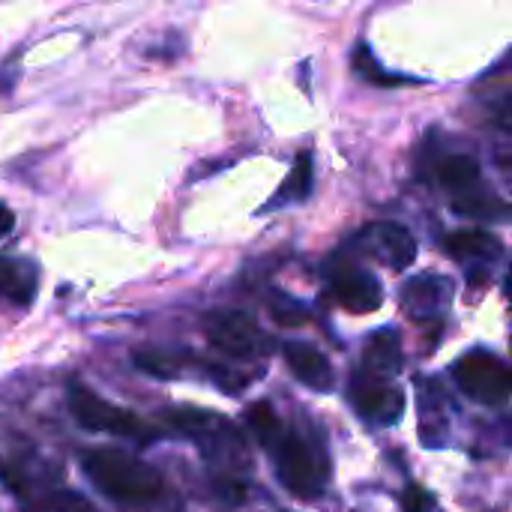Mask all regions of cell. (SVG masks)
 I'll return each mask as SVG.
<instances>
[{
	"label": "cell",
	"instance_id": "cell-1",
	"mask_svg": "<svg viewBox=\"0 0 512 512\" xmlns=\"http://www.w3.org/2000/svg\"><path fill=\"white\" fill-rule=\"evenodd\" d=\"M246 426L258 438V444L270 453L279 483L294 498L315 501L324 495V474L315 450L279 420L273 405L255 402L252 408H246Z\"/></svg>",
	"mask_w": 512,
	"mask_h": 512
},
{
	"label": "cell",
	"instance_id": "cell-2",
	"mask_svg": "<svg viewBox=\"0 0 512 512\" xmlns=\"http://www.w3.org/2000/svg\"><path fill=\"white\" fill-rule=\"evenodd\" d=\"M81 468L87 480L120 507H144L162 498L165 492L162 474L126 450H114V447L84 450Z\"/></svg>",
	"mask_w": 512,
	"mask_h": 512
},
{
	"label": "cell",
	"instance_id": "cell-3",
	"mask_svg": "<svg viewBox=\"0 0 512 512\" xmlns=\"http://www.w3.org/2000/svg\"><path fill=\"white\" fill-rule=\"evenodd\" d=\"M165 420L174 432L189 438L204 453L207 462L222 468L213 477H237V468H246V441L225 417L192 405H180L171 408Z\"/></svg>",
	"mask_w": 512,
	"mask_h": 512
},
{
	"label": "cell",
	"instance_id": "cell-4",
	"mask_svg": "<svg viewBox=\"0 0 512 512\" xmlns=\"http://www.w3.org/2000/svg\"><path fill=\"white\" fill-rule=\"evenodd\" d=\"M66 405H69V414L75 417V423L90 429V432L117 435V438H126L135 444H153L162 435L156 426H150L147 420H141L129 408H120V405L102 399L99 393H93L81 384H69Z\"/></svg>",
	"mask_w": 512,
	"mask_h": 512
},
{
	"label": "cell",
	"instance_id": "cell-5",
	"mask_svg": "<svg viewBox=\"0 0 512 512\" xmlns=\"http://www.w3.org/2000/svg\"><path fill=\"white\" fill-rule=\"evenodd\" d=\"M456 387L477 405L498 408L512 399V363L492 351H468L453 363Z\"/></svg>",
	"mask_w": 512,
	"mask_h": 512
},
{
	"label": "cell",
	"instance_id": "cell-6",
	"mask_svg": "<svg viewBox=\"0 0 512 512\" xmlns=\"http://www.w3.org/2000/svg\"><path fill=\"white\" fill-rule=\"evenodd\" d=\"M204 336L219 354L234 357V360H258V357L270 354L267 333L246 312H234V309L207 312L204 315Z\"/></svg>",
	"mask_w": 512,
	"mask_h": 512
},
{
	"label": "cell",
	"instance_id": "cell-7",
	"mask_svg": "<svg viewBox=\"0 0 512 512\" xmlns=\"http://www.w3.org/2000/svg\"><path fill=\"white\" fill-rule=\"evenodd\" d=\"M351 402L357 408V414L372 423V426H393L402 417L405 408V396L402 390H396L387 378L360 369L351 378Z\"/></svg>",
	"mask_w": 512,
	"mask_h": 512
},
{
	"label": "cell",
	"instance_id": "cell-8",
	"mask_svg": "<svg viewBox=\"0 0 512 512\" xmlns=\"http://www.w3.org/2000/svg\"><path fill=\"white\" fill-rule=\"evenodd\" d=\"M330 294L342 309H348L354 315L378 312L384 303L381 282L369 270L357 267L354 261H333L330 264Z\"/></svg>",
	"mask_w": 512,
	"mask_h": 512
},
{
	"label": "cell",
	"instance_id": "cell-9",
	"mask_svg": "<svg viewBox=\"0 0 512 512\" xmlns=\"http://www.w3.org/2000/svg\"><path fill=\"white\" fill-rule=\"evenodd\" d=\"M357 249L393 270H405L417 258V240L411 237L408 228L396 222H375L363 228L357 234Z\"/></svg>",
	"mask_w": 512,
	"mask_h": 512
},
{
	"label": "cell",
	"instance_id": "cell-10",
	"mask_svg": "<svg viewBox=\"0 0 512 512\" xmlns=\"http://www.w3.org/2000/svg\"><path fill=\"white\" fill-rule=\"evenodd\" d=\"M453 300V282L447 276H435V273H423L414 276L402 285L399 294V306L411 321L429 324V321H441L444 312L450 309Z\"/></svg>",
	"mask_w": 512,
	"mask_h": 512
},
{
	"label": "cell",
	"instance_id": "cell-11",
	"mask_svg": "<svg viewBox=\"0 0 512 512\" xmlns=\"http://www.w3.org/2000/svg\"><path fill=\"white\" fill-rule=\"evenodd\" d=\"M432 171H435V180L453 195V201L483 189V171L477 165L474 156L468 153H441L435 162H432Z\"/></svg>",
	"mask_w": 512,
	"mask_h": 512
},
{
	"label": "cell",
	"instance_id": "cell-12",
	"mask_svg": "<svg viewBox=\"0 0 512 512\" xmlns=\"http://www.w3.org/2000/svg\"><path fill=\"white\" fill-rule=\"evenodd\" d=\"M282 354H285L288 369H291L309 390H318V393H330V390H333L336 372H333L330 360H327L318 348H312V345H306V342H288Z\"/></svg>",
	"mask_w": 512,
	"mask_h": 512
},
{
	"label": "cell",
	"instance_id": "cell-13",
	"mask_svg": "<svg viewBox=\"0 0 512 512\" xmlns=\"http://www.w3.org/2000/svg\"><path fill=\"white\" fill-rule=\"evenodd\" d=\"M39 291V267L30 258L0 255V297L18 309H27Z\"/></svg>",
	"mask_w": 512,
	"mask_h": 512
},
{
	"label": "cell",
	"instance_id": "cell-14",
	"mask_svg": "<svg viewBox=\"0 0 512 512\" xmlns=\"http://www.w3.org/2000/svg\"><path fill=\"white\" fill-rule=\"evenodd\" d=\"M447 252L456 258V261H495L501 258V240L492 237L489 231H453L447 240H444Z\"/></svg>",
	"mask_w": 512,
	"mask_h": 512
},
{
	"label": "cell",
	"instance_id": "cell-15",
	"mask_svg": "<svg viewBox=\"0 0 512 512\" xmlns=\"http://www.w3.org/2000/svg\"><path fill=\"white\" fill-rule=\"evenodd\" d=\"M444 393L426 381L420 384V429L426 447H444L447 444V423H444Z\"/></svg>",
	"mask_w": 512,
	"mask_h": 512
},
{
	"label": "cell",
	"instance_id": "cell-16",
	"mask_svg": "<svg viewBox=\"0 0 512 512\" xmlns=\"http://www.w3.org/2000/svg\"><path fill=\"white\" fill-rule=\"evenodd\" d=\"M366 369L381 375V378H393L402 369V339L396 330H378L369 345H366Z\"/></svg>",
	"mask_w": 512,
	"mask_h": 512
},
{
	"label": "cell",
	"instance_id": "cell-17",
	"mask_svg": "<svg viewBox=\"0 0 512 512\" xmlns=\"http://www.w3.org/2000/svg\"><path fill=\"white\" fill-rule=\"evenodd\" d=\"M453 210L462 213V216H471V219H492V222H507L510 219V204L498 192H492L489 186L453 201Z\"/></svg>",
	"mask_w": 512,
	"mask_h": 512
},
{
	"label": "cell",
	"instance_id": "cell-18",
	"mask_svg": "<svg viewBox=\"0 0 512 512\" xmlns=\"http://www.w3.org/2000/svg\"><path fill=\"white\" fill-rule=\"evenodd\" d=\"M309 192H312V156H309V153H303V156L294 162V168H291L288 180L279 186V192L273 195V201H270L267 207L297 204V201L309 198Z\"/></svg>",
	"mask_w": 512,
	"mask_h": 512
},
{
	"label": "cell",
	"instance_id": "cell-19",
	"mask_svg": "<svg viewBox=\"0 0 512 512\" xmlns=\"http://www.w3.org/2000/svg\"><path fill=\"white\" fill-rule=\"evenodd\" d=\"M351 63H354L357 75H360L363 81L375 84V87H399V84H411V81H414V78L390 75V72L375 60V54L369 51V45H357V51H354Z\"/></svg>",
	"mask_w": 512,
	"mask_h": 512
},
{
	"label": "cell",
	"instance_id": "cell-20",
	"mask_svg": "<svg viewBox=\"0 0 512 512\" xmlns=\"http://www.w3.org/2000/svg\"><path fill=\"white\" fill-rule=\"evenodd\" d=\"M186 357L168 354V351H135V366L153 378H180L186 372Z\"/></svg>",
	"mask_w": 512,
	"mask_h": 512
},
{
	"label": "cell",
	"instance_id": "cell-21",
	"mask_svg": "<svg viewBox=\"0 0 512 512\" xmlns=\"http://www.w3.org/2000/svg\"><path fill=\"white\" fill-rule=\"evenodd\" d=\"M270 315H273L282 327H300V324L309 321L306 306L297 303V300H291V297H285V294H273V297H270Z\"/></svg>",
	"mask_w": 512,
	"mask_h": 512
},
{
	"label": "cell",
	"instance_id": "cell-22",
	"mask_svg": "<svg viewBox=\"0 0 512 512\" xmlns=\"http://www.w3.org/2000/svg\"><path fill=\"white\" fill-rule=\"evenodd\" d=\"M402 512H435V498L423 486L411 483L402 492Z\"/></svg>",
	"mask_w": 512,
	"mask_h": 512
},
{
	"label": "cell",
	"instance_id": "cell-23",
	"mask_svg": "<svg viewBox=\"0 0 512 512\" xmlns=\"http://www.w3.org/2000/svg\"><path fill=\"white\" fill-rule=\"evenodd\" d=\"M12 228H15V216H12V210H9V207H3V204H0V240H3V237H9V234H12Z\"/></svg>",
	"mask_w": 512,
	"mask_h": 512
},
{
	"label": "cell",
	"instance_id": "cell-24",
	"mask_svg": "<svg viewBox=\"0 0 512 512\" xmlns=\"http://www.w3.org/2000/svg\"><path fill=\"white\" fill-rule=\"evenodd\" d=\"M507 165H510V177H512V159H510V162H507Z\"/></svg>",
	"mask_w": 512,
	"mask_h": 512
},
{
	"label": "cell",
	"instance_id": "cell-25",
	"mask_svg": "<svg viewBox=\"0 0 512 512\" xmlns=\"http://www.w3.org/2000/svg\"><path fill=\"white\" fill-rule=\"evenodd\" d=\"M510 294H512V273H510Z\"/></svg>",
	"mask_w": 512,
	"mask_h": 512
}]
</instances>
